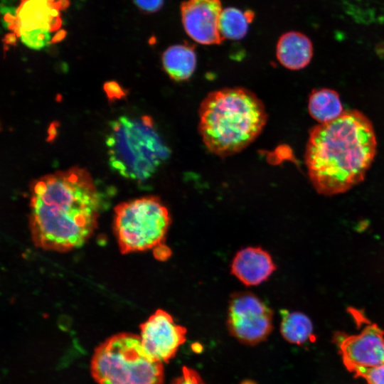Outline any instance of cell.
I'll return each instance as SVG.
<instances>
[{"instance_id": "6da1fadb", "label": "cell", "mask_w": 384, "mask_h": 384, "mask_svg": "<svg viewBox=\"0 0 384 384\" xmlns=\"http://www.w3.org/2000/svg\"><path fill=\"white\" fill-rule=\"evenodd\" d=\"M30 230L36 246L67 251L93 232L102 193L87 171L77 166L36 179L31 185Z\"/></svg>"}, {"instance_id": "7a4b0ae2", "label": "cell", "mask_w": 384, "mask_h": 384, "mask_svg": "<svg viewBox=\"0 0 384 384\" xmlns=\"http://www.w3.org/2000/svg\"><path fill=\"white\" fill-rule=\"evenodd\" d=\"M377 140L371 121L357 110L309 132L304 161L319 194L343 193L361 183L374 161Z\"/></svg>"}, {"instance_id": "3957f363", "label": "cell", "mask_w": 384, "mask_h": 384, "mask_svg": "<svg viewBox=\"0 0 384 384\" xmlns=\"http://www.w3.org/2000/svg\"><path fill=\"white\" fill-rule=\"evenodd\" d=\"M198 132L206 148L226 157L240 152L262 132L267 113L261 100L240 87L209 92L198 110Z\"/></svg>"}, {"instance_id": "277c9868", "label": "cell", "mask_w": 384, "mask_h": 384, "mask_svg": "<svg viewBox=\"0 0 384 384\" xmlns=\"http://www.w3.org/2000/svg\"><path fill=\"white\" fill-rule=\"evenodd\" d=\"M106 144L110 168L124 178L138 181L149 178L169 155L147 115L122 116L112 121Z\"/></svg>"}, {"instance_id": "5b68a950", "label": "cell", "mask_w": 384, "mask_h": 384, "mask_svg": "<svg viewBox=\"0 0 384 384\" xmlns=\"http://www.w3.org/2000/svg\"><path fill=\"white\" fill-rule=\"evenodd\" d=\"M91 373L98 384H162V363L144 351L140 336L114 335L98 346L92 355Z\"/></svg>"}, {"instance_id": "8992f818", "label": "cell", "mask_w": 384, "mask_h": 384, "mask_svg": "<svg viewBox=\"0 0 384 384\" xmlns=\"http://www.w3.org/2000/svg\"><path fill=\"white\" fill-rule=\"evenodd\" d=\"M170 223L169 210L156 196L126 201L114 208V230L123 254L160 245Z\"/></svg>"}, {"instance_id": "52a82bcc", "label": "cell", "mask_w": 384, "mask_h": 384, "mask_svg": "<svg viewBox=\"0 0 384 384\" xmlns=\"http://www.w3.org/2000/svg\"><path fill=\"white\" fill-rule=\"evenodd\" d=\"M273 312L250 292L235 293L229 301L227 325L239 341L255 345L265 341L272 331Z\"/></svg>"}, {"instance_id": "ba28073f", "label": "cell", "mask_w": 384, "mask_h": 384, "mask_svg": "<svg viewBox=\"0 0 384 384\" xmlns=\"http://www.w3.org/2000/svg\"><path fill=\"white\" fill-rule=\"evenodd\" d=\"M333 342L338 346L346 369L384 364V331L376 324H368L357 334L336 331Z\"/></svg>"}, {"instance_id": "9c48e42d", "label": "cell", "mask_w": 384, "mask_h": 384, "mask_svg": "<svg viewBox=\"0 0 384 384\" xmlns=\"http://www.w3.org/2000/svg\"><path fill=\"white\" fill-rule=\"evenodd\" d=\"M140 339L145 353L153 360L167 363L186 340V329L176 324L172 316L157 309L140 325Z\"/></svg>"}, {"instance_id": "30bf717a", "label": "cell", "mask_w": 384, "mask_h": 384, "mask_svg": "<svg viewBox=\"0 0 384 384\" xmlns=\"http://www.w3.org/2000/svg\"><path fill=\"white\" fill-rule=\"evenodd\" d=\"M187 35L202 45H219L225 40L220 31V0H186L180 6Z\"/></svg>"}, {"instance_id": "8fae6325", "label": "cell", "mask_w": 384, "mask_h": 384, "mask_svg": "<svg viewBox=\"0 0 384 384\" xmlns=\"http://www.w3.org/2000/svg\"><path fill=\"white\" fill-rule=\"evenodd\" d=\"M276 269L270 253L260 247L241 249L235 254L230 265L231 273L247 286L264 282Z\"/></svg>"}, {"instance_id": "7c38bea8", "label": "cell", "mask_w": 384, "mask_h": 384, "mask_svg": "<svg viewBox=\"0 0 384 384\" xmlns=\"http://www.w3.org/2000/svg\"><path fill=\"white\" fill-rule=\"evenodd\" d=\"M54 0H22L16 10L18 24L14 33L17 36L36 30L54 31L62 24L60 17H53Z\"/></svg>"}, {"instance_id": "4fadbf2b", "label": "cell", "mask_w": 384, "mask_h": 384, "mask_svg": "<svg viewBox=\"0 0 384 384\" xmlns=\"http://www.w3.org/2000/svg\"><path fill=\"white\" fill-rule=\"evenodd\" d=\"M276 56L284 68L299 70L306 67L313 56V45L310 38L299 31H289L279 38Z\"/></svg>"}, {"instance_id": "5bb4252c", "label": "cell", "mask_w": 384, "mask_h": 384, "mask_svg": "<svg viewBox=\"0 0 384 384\" xmlns=\"http://www.w3.org/2000/svg\"><path fill=\"white\" fill-rule=\"evenodd\" d=\"M162 65L169 78L176 82L188 80L196 68L195 46L188 42L173 45L163 53Z\"/></svg>"}, {"instance_id": "9a60e30c", "label": "cell", "mask_w": 384, "mask_h": 384, "mask_svg": "<svg viewBox=\"0 0 384 384\" xmlns=\"http://www.w3.org/2000/svg\"><path fill=\"white\" fill-rule=\"evenodd\" d=\"M308 111L319 124L331 122L343 112L338 94L329 88L314 90L311 92L308 100Z\"/></svg>"}, {"instance_id": "2e32d148", "label": "cell", "mask_w": 384, "mask_h": 384, "mask_svg": "<svg viewBox=\"0 0 384 384\" xmlns=\"http://www.w3.org/2000/svg\"><path fill=\"white\" fill-rule=\"evenodd\" d=\"M280 332L288 342L303 345L314 338L313 324L304 314L299 311H281Z\"/></svg>"}, {"instance_id": "e0dca14e", "label": "cell", "mask_w": 384, "mask_h": 384, "mask_svg": "<svg viewBox=\"0 0 384 384\" xmlns=\"http://www.w3.org/2000/svg\"><path fill=\"white\" fill-rule=\"evenodd\" d=\"M253 11H242L235 7L224 9L219 20V28L224 39L240 40L248 31V25L255 18Z\"/></svg>"}, {"instance_id": "ac0fdd59", "label": "cell", "mask_w": 384, "mask_h": 384, "mask_svg": "<svg viewBox=\"0 0 384 384\" xmlns=\"http://www.w3.org/2000/svg\"><path fill=\"white\" fill-rule=\"evenodd\" d=\"M351 373L354 377L365 379L368 384H384V364L369 368L359 367Z\"/></svg>"}, {"instance_id": "d6986e66", "label": "cell", "mask_w": 384, "mask_h": 384, "mask_svg": "<svg viewBox=\"0 0 384 384\" xmlns=\"http://www.w3.org/2000/svg\"><path fill=\"white\" fill-rule=\"evenodd\" d=\"M171 384H206L199 373L194 369L184 366L181 374Z\"/></svg>"}, {"instance_id": "ffe728a7", "label": "cell", "mask_w": 384, "mask_h": 384, "mask_svg": "<svg viewBox=\"0 0 384 384\" xmlns=\"http://www.w3.org/2000/svg\"><path fill=\"white\" fill-rule=\"evenodd\" d=\"M103 89L110 102L121 100L127 95V91L115 81L106 82Z\"/></svg>"}, {"instance_id": "44dd1931", "label": "cell", "mask_w": 384, "mask_h": 384, "mask_svg": "<svg viewBox=\"0 0 384 384\" xmlns=\"http://www.w3.org/2000/svg\"><path fill=\"white\" fill-rule=\"evenodd\" d=\"M134 1L140 9L146 12L157 11L164 4V0H134Z\"/></svg>"}, {"instance_id": "7402d4cb", "label": "cell", "mask_w": 384, "mask_h": 384, "mask_svg": "<svg viewBox=\"0 0 384 384\" xmlns=\"http://www.w3.org/2000/svg\"><path fill=\"white\" fill-rule=\"evenodd\" d=\"M66 31L63 29L58 31L51 38L50 43H55L62 41L66 36Z\"/></svg>"}, {"instance_id": "603a6c76", "label": "cell", "mask_w": 384, "mask_h": 384, "mask_svg": "<svg viewBox=\"0 0 384 384\" xmlns=\"http://www.w3.org/2000/svg\"><path fill=\"white\" fill-rule=\"evenodd\" d=\"M5 44L15 46L16 44V35L15 33H10L5 35L3 40Z\"/></svg>"}, {"instance_id": "cb8c5ba5", "label": "cell", "mask_w": 384, "mask_h": 384, "mask_svg": "<svg viewBox=\"0 0 384 384\" xmlns=\"http://www.w3.org/2000/svg\"><path fill=\"white\" fill-rule=\"evenodd\" d=\"M69 0H57V1H55V6L59 10H64L69 6Z\"/></svg>"}]
</instances>
